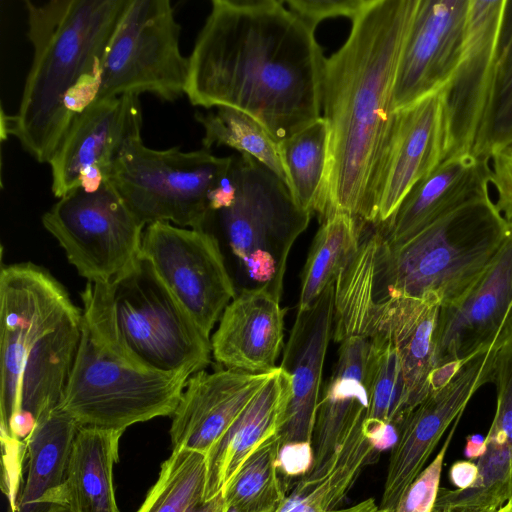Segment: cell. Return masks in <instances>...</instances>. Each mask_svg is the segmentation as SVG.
Here are the masks:
<instances>
[{
    "instance_id": "c3c4849f",
    "label": "cell",
    "mask_w": 512,
    "mask_h": 512,
    "mask_svg": "<svg viewBox=\"0 0 512 512\" xmlns=\"http://www.w3.org/2000/svg\"><path fill=\"white\" fill-rule=\"evenodd\" d=\"M225 512H236V511L233 508H230V507L226 506Z\"/></svg>"
},
{
    "instance_id": "f35d334b",
    "label": "cell",
    "mask_w": 512,
    "mask_h": 512,
    "mask_svg": "<svg viewBox=\"0 0 512 512\" xmlns=\"http://www.w3.org/2000/svg\"><path fill=\"white\" fill-rule=\"evenodd\" d=\"M369 0H289L287 8L316 29L328 18L344 16L351 20L368 4Z\"/></svg>"
},
{
    "instance_id": "7402d4cb",
    "label": "cell",
    "mask_w": 512,
    "mask_h": 512,
    "mask_svg": "<svg viewBox=\"0 0 512 512\" xmlns=\"http://www.w3.org/2000/svg\"><path fill=\"white\" fill-rule=\"evenodd\" d=\"M491 177L488 159L473 154L446 159L408 192L376 231L388 245H400L460 208L490 198Z\"/></svg>"
},
{
    "instance_id": "5b68a950",
    "label": "cell",
    "mask_w": 512,
    "mask_h": 512,
    "mask_svg": "<svg viewBox=\"0 0 512 512\" xmlns=\"http://www.w3.org/2000/svg\"><path fill=\"white\" fill-rule=\"evenodd\" d=\"M81 299V338L60 407L79 427L123 432L172 417L191 375L154 370L126 350L112 322L108 284L87 281Z\"/></svg>"
},
{
    "instance_id": "ab89813d",
    "label": "cell",
    "mask_w": 512,
    "mask_h": 512,
    "mask_svg": "<svg viewBox=\"0 0 512 512\" xmlns=\"http://www.w3.org/2000/svg\"><path fill=\"white\" fill-rule=\"evenodd\" d=\"M491 185L496 188L498 210L512 221V140L495 150L490 157Z\"/></svg>"
},
{
    "instance_id": "8fae6325",
    "label": "cell",
    "mask_w": 512,
    "mask_h": 512,
    "mask_svg": "<svg viewBox=\"0 0 512 512\" xmlns=\"http://www.w3.org/2000/svg\"><path fill=\"white\" fill-rule=\"evenodd\" d=\"M168 0H129L107 46L95 100L150 93L163 101L185 95L189 59Z\"/></svg>"
},
{
    "instance_id": "8d00e7d4",
    "label": "cell",
    "mask_w": 512,
    "mask_h": 512,
    "mask_svg": "<svg viewBox=\"0 0 512 512\" xmlns=\"http://www.w3.org/2000/svg\"><path fill=\"white\" fill-rule=\"evenodd\" d=\"M492 382L497 393V405L486 443L512 448V338L497 349Z\"/></svg>"
},
{
    "instance_id": "5bb4252c",
    "label": "cell",
    "mask_w": 512,
    "mask_h": 512,
    "mask_svg": "<svg viewBox=\"0 0 512 512\" xmlns=\"http://www.w3.org/2000/svg\"><path fill=\"white\" fill-rule=\"evenodd\" d=\"M444 159L440 91L394 111L368 181L362 222L388 220L408 192Z\"/></svg>"
},
{
    "instance_id": "30bf717a",
    "label": "cell",
    "mask_w": 512,
    "mask_h": 512,
    "mask_svg": "<svg viewBox=\"0 0 512 512\" xmlns=\"http://www.w3.org/2000/svg\"><path fill=\"white\" fill-rule=\"evenodd\" d=\"M108 289L118 339L140 362L160 372L190 375L210 364L211 339L141 253Z\"/></svg>"
},
{
    "instance_id": "d590c367",
    "label": "cell",
    "mask_w": 512,
    "mask_h": 512,
    "mask_svg": "<svg viewBox=\"0 0 512 512\" xmlns=\"http://www.w3.org/2000/svg\"><path fill=\"white\" fill-rule=\"evenodd\" d=\"M512 11V2L509 1ZM512 140V18L507 13L490 97L475 155L490 160Z\"/></svg>"
},
{
    "instance_id": "b9f144b4",
    "label": "cell",
    "mask_w": 512,
    "mask_h": 512,
    "mask_svg": "<svg viewBox=\"0 0 512 512\" xmlns=\"http://www.w3.org/2000/svg\"><path fill=\"white\" fill-rule=\"evenodd\" d=\"M478 467L471 460H458L454 462L448 472L449 480L456 489H466L476 480Z\"/></svg>"
},
{
    "instance_id": "ffe728a7",
    "label": "cell",
    "mask_w": 512,
    "mask_h": 512,
    "mask_svg": "<svg viewBox=\"0 0 512 512\" xmlns=\"http://www.w3.org/2000/svg\"><path fill=\"white\" fill-rule=\"evenodd\" d=\"M335 283L306 310H297L280 367L290 379V398L276 434L280 447L312 441L322 372L333 338Z\"/></svg>"
},
{
    "instance_id": "d6986e66",
    "label": "cell",
    "mask_w": 512,
    "mask_h": 512,
    "mask_svg": "<svg viewBox=\"0 0 512 512\" xmlns=\"http://www.w3.org/2000/svg\"><path fill=\"white\" fill-rule=\"evenodd\" d=\"M470 0H419L400 53L392 112L439 92L452 75L467 34Z\"/></svg>"
},
{
    "instance_id": "603a6c76",
    "label": "cell",
    "mask_w": 512,
    "mask_h": 512,
    "mask_svg": "<svg viewBox=\"0 0 512 512\" xmlns=\"http://www.w3.org/2000/svg\"><path fill=\"white\" fill-rule=\"evenodd\" d=\"M284 314L280 297L267 286L241 290L212 335V356L228 369L251 373L276 369L283 349Z\"/></svg>"
},
{
    "instance_id": "f6af8a7d",
    "label": "cell",
    "mask_w": 512,
    "mask_h": 512,
    "mask_svg": "<svg viewBox=\"0 0 512 512\" xmlns=\"http://www.w3.org/2000/svg\"><path fill=\"white\" fill-rule=\"evenodd\" d=\"M331 512H395V510L382 509L373 498H368L348 508L336 509Z\"/></svg>"
},
{
    "instance_id": "83f0119b",
    "label": "cell",
    "mask_w": 512,
    "mask_h": 512,
    "mask_svg": "<svg viewBox=\"0 0 512 512\" xmlns=\"http://www.w3.org/2000/svg\"><path fill=\"white\" fill-rule=\"evenodd\" d=\"M355 426L344 444L319 469L292 482L277 512H331L337 509L376 450Z\"/></svg>"
},
{
    "instance_id": "7a4b0ae2",
    "label": "cell",
    "mask_w": 512,
    "mask_h": 512,
    "mask_svg": "<svg viewBox=\"0 0 512 512\" xmlns=\"http://www.w3.org/2000/svg\"><path fill=\"white\" fill-rule=\"evenodd\" d=\"M419 0H369L344 44L325 59L322 116L329 129L327 205L362 222L368 181L392 116L403 43ZM363 223V222H362Z\"/></svg>"
},
{
    "instance_id": "bcb514c9",
    "label": "cell",
    "mask_w": 512,
    "mask_h": 512,
    "mask_svg": "<svg viewBox=\"0 0 512 512\" xmlns=\"http://www.w3.org/2000/svg\"><path fill=\"white\" fill-rule=\"evenodd\" d=\"M498 512H512V499H510Z\"/></svg>"
},
{
    "instance_id": "4dcf8cb0",
    "label": "cell",
    "mask_w": 512,
    "mask_h": 512,
    "mask_svg": "<svg viewBox=\"0 0 512 512\" xmlns=\"http://www.w3.org/2000/svg\"><path fill=\"white\" fill-rule=\"evenodd\" d=\"M277 435L261 444L223 489L227 507L236 512H277L292 484L278 468Z\"/></svg>"
},
{
    "instance_id": "7bdbcfd3",
    "label": "cell",
    "mask_w": 512,
    "mask_h": 512,
    "mask_svg": "<svg viewBox=\"0 0 512 512\" xmlns=\"http://www.w3.org/2000/svg\"><path fill=\"white\" fill-rule=\"evenodd\" d=\"M487 450L485 437L479 434H471L466 437L464 455L471 461L478 460Z\"/></svg>"
},
{
    "instance_id": "ac0fdd59",
    "label": "cell",
    "mask_w": 512,
    "mask_h": 512,
    "mask_svg": "<svg viewBox=\"0 0 512 512\" xmlns=\"http://www.w3.org/2000/svg\"><path fill=\"white\" fill-rule=\"evenodd\" d=\"M508 222L507 236L482 276L460 299L440 307L435 368L499 349L512 338V221Z\"/></svg>"
},
{
    "instance_id": "f546056e",
    "label": "cell",
    "mask_w": 512,
    "mask_h": 512,
    "mask_svg": "<svg viewBox=\"0 0 512 512\" xmlns=\"http://www.w3.org/2000/svg\"><path fill=\"white\" fill-rule=\"evenodd\" d=\"M321 222L301 274L298 310L308 309L336 282L360 247L364 223L356 217L336 212Z\"/></svg>"
},
{
    "instance_id": "277c9868",
    "label": "cell",
    "mask_w": 512,
    "mask_h": 512,
    "mask_svg": "<svg viewBox=\"0 0 512 512\" xmlns=\"http://www.w3.org/2000/svg\"><path fill=\"white\" fill-rule=\"evenodd\" d=\"M129 0L25 1L33 59L2 132L49 163L73 118L95 101L103 58Z\"/></svg>"
},
{
    "instance_id": "ee69618b",
    "label": "cell",
    "mask_w": 512,
    "mask_h": 512,
    "mask_svg": "<svg viewBox=\"0 0 512 512\" xmlns=\"http://www.w3.org/2000/svg\"><path fill=\"white\" fill-rule=\"evenodd\" d=\"M225 510V498L223 491H221L215 497L190 507L187 512H225Z\"/></svg>"
},
{
    "instance_id": "8992f818",
    "label": "cell",
    "mask_w": 512,
    "mask_h": 512,
    "mask_svg": "<svg viewBox=\"0 0 512 512\" xmlns=\"http://www.w3.org/2000/svg\"><path fill=\"white\" fill-rule=\"evenodd\" d=\"M509 222L491 198L466 205L408 241L391 246L376 232V299H434L440 307L460 299L500 250Z\"/></svg>"
},
{
    "instance_id": "44dd1931",
    "label": "cell",
    "mask_w": 512,
    "mask_h": 512,
    "mask_svg": "<svg viewBox=\"0 0 512 512\" xmlns=\"http://www.w3.org/2000/svg\"><path fill=\"white\" fill-rule=\"evenodd\" d=\"M272 371L251 373L225 368L209 373L203 369L191 375L172 415V449L186 448L207 455Z\"/></svg>"
},
{
    "instance_id": "6da1fadb",
    "label": "cell",
    "mask_w": 512,
    "mask_h": 512,
    "mask_svg": "<svg viewBox=\"0 0 512 512\" xmlns=\"http://www.w3.org/2000/svg\"><path fill=\"white\" fill-rule=\"evenodd\" d=\"M188 59L192 105L243 111L277 143L321 117L326 58L283 1L213 0Z\"/></svg>"
},
{
    "instance_id": "f1b7e54d",
    "label": "cell",
    "mask_w": 512,
    "mask_h": 512,
    "mask_svg": "<svg viewBox=\"0 0 512 512\" xmlns=\"http://www.w3.org/2000/svg\"><path fill=\"white\" fill-rule=\"evenodd\" d=\"M288 188L304 211L324 217L327 205L329 129L321 116L306 128L278 143Z\"/></svg>"
},
{
    "instance_id": "681fc988",
    "label": "cell",
    "mask_w": 512,
    "mask_h": 512,
    "mask_svg": "<svg viewBox=\"0 0 512 512\" xmlns=\"http://www.w3.org/2000/svg\"><path fill=\"white\" fill-rule=\"evenodd\" d=\"M431 512H447V511H443V510L432 508Z\"/></svg>"
},
{
    "instance_id": "4fadbf2b",
    "label": "cell",
    "mask_w": 512,
    "mask_h": 512,
    "mask_svg": "<svg viewBox=\"0 0 512 512\" xmlns=\"http://www.w3.org/2000/svg\"><path fill=\"white\" fill-rule=\"evenodd\" d=\"M141 255L211 339L214 325L236 296L215 235L206 229L151 223L144 229Z\"/></svg>"
},
{
    "instance_id": "836d02e7",
    "label": "cell",
    "mask_w": 512,
    "mask_h": 512,
    "mask_svg": "<svg viewBox=\"0 0 512 512\" xmlns=\"http://www.w3.org/2000/svg\"><path fill=\"white\" fill-rule=\"evenodd\" d=\"M478 475L466 489L440 487L433 508L447 512H498L510 499L512 448L487 443Z\"/></svg>"
},
{
    "instance_id": "9c48e42d",
    "label": "cell",
    "mask_w": 512,
    "mask_h": 512,
    "mask_svg": "<svg viewBox=\"0 0 512 512\" xmlns=\"http://www.w3.org/2000/svg\"><path fill=\"white\" fill-rule=\"evenodd\" d=\"M231 159L205 148L156 150L137 137L122 149L109 181L146 226L168 222L205 229L211 214L210 194L227 173Z\"/></svg>"
},
{
    "instance_id": "1f68e13d",
    "label": "cell",
    "mask_w": 512,
    "mask_h": 512,
    "mask_svg": "<svg viewBox=\"0 0 512 512\" xmlns=\"http://www.w3.org/2000/svg\"><path fill=\"white\" fill-rule=\"evenodd\" d=\"M195 119L204 130L203 148L210 150L213 146H228L239 154H247L288 186L279 145L254 117L238 109L222 106L214 112H198Z\"/></svg>"
},
{
    "instance_id": "d6a6232c",
    "label": "cell",
    "mask_w": 512,
    "mask_h": 512,
    "mask_svg": "<svg viewBox=\"0 0 512 512\" xmlns=\"http://www.w3.org/2000/svg\"><path fill=\"white\" fill-rule=\"evenodd\" d=\"M370 340L366 364L369 406L365 419L391 424L399 431L412 411L399 352L383 336Z\"/></svg>"
},
{
    "instance_id": "3957f363",
    "label": "cell",
    "mask_w": 512,
    "mask_h": 512,
    "mask_svg": "<svg viewBox=\"0 0 512 512\" xmlns=\"http://www.w3.org/2000/svg\"><path fill=\"white\" fill-rule=\"evenodd\" d=\"M82 309L31 262L0 273V424L3 446L23 443L60 405L81 338Z\"/></svg>"
},
{
    "instance_id": "4316f807",
    "label": "cell",
    "mask_w": 512,
    "mask_h": 512,
    "mask_svg": "<svg viewBox=\"0 0 512 512\" xmlns=\"http://www.w3.org/2000/svg\"><path fill=\"white\" fill-rule=\"evenodd\" d=\"M78 424L60 405L42 416L23 441L25 479L11 512H57Z\"/></svg>"
},
{
    "instance_id": "52a82bcc",
    "label": "cell",
    "mask_w": 512,
    "mask_h": 512,
    "mask_svg": "<svg viewBox=\"0 0 512 512\" xmlns=\"http://www.w3.org/2000/svg\"><path fill=\"white\" fill-rule=\"evenodd\" d=\"M374 251L362 245L335 282L333 340L383 336L397 348L413 410L429 393L435 368L434 335L440 304L434 299L373 295Z\"/></svg>"
},
{
    "instance_id": "7c38bea8",
    "label": "cell",
    "mask_w": 512,
    "mask_h": 512,
    "mask_svg": "<svg viewBox=\"0 0 512 512\" xmlns=\"http://www.w3.org/2000/svg\"><path fill=\"white\" fill-rule=\"evenodd\" d=\"M42 224L80 276L104 284L135 265L146 227L109 180L68 192L43 214Z\"/></svg>"
},
{
    "instance_id": "60d3db41",
    "label": "cell",
    "mask_w": 512,
    "mask_h": 512,
    "mask_svg": "<svg viewBox=\"0 0 512 512\" xmlns=\"http://www.w3.org/2000/svg\"><path fill=\"white\" fill-rule=\"evenodd\" d=\"M312 462V447L309 443L286 444L279 448L278 468L287 480H293L308 473Z\"/></svg>"
},
{
    "instance_id": "2e32d148",
    "label": "cell",
    "mask_w": 512,
    "mask_h": 512,
    "mask_svg": "<svg viewBox=\"0 0 512 512\" xmlns=\"http://www.w3.org/2000/svg\"><path fill=\"white\" fill-rule=\"evenodd\" d=\"M139 95L98 99L72 120L49 161L51 190L61 198L81 187L93 190L109 180L125 145L141 137Z\"/></svg>"
},
{
    "instance_id": "74e56055",
    "label": "cell",
    "mask_w": 512,
    "mask_h": 512,
    "mask_svg": "<svg viewBox=\"0 0 512 512\" xmlns=\"http://www.w3.org/2000/svg\"><path fill=\"white\" fill-rule=\"evenodd\" d=\"M459 419L453 424L448 437L432 462L422 470L403 493L395 512H431L440 488L444 458Z\"/></svg>"
},
{
    "instance_id": "cb8c5ba5",
    "label": "cell",
    "mask_w": 512,
    "mask_h": 512,
    "mask_svg": "<svg viewBox=\"0 0 512 512\" xmlns=\"http://www.w3.org/2000/svg\"><path fill=\"white\" fill-rule=\"evenodd\" d=\"M369 348L370 340L360 336H350L340 342L337 362L317 407L310 471L323 466L367 414Z\"/></svg>"
},
{
    "instance_id": "9a60e30c",
    "label": "cell",
    "mask_w": 512,
    "mask_h": 512,
    "mask_svg": "<svg viewBox=\"0 0 512 512\" xmlns=\"http://www.w3.org/2000/svg\"><path fill=\"white\" fill-rule=\"evenodd\" d=\"M507 5V0H470L462 53L452 75L440 90L443 161L475 155L492 88Z\"/></svg>"
},
{
    "instance_id": "ba28073f",
    "label": "cell",
    "mask_w": 512,
    "mask_h": 512,
    "mask_svg": "<svg viewBox=\"0 0 512 512\" xmlns=\"http://www.w3.org/2000/svg\"><path fill=\"white\" fill-rule=\"evenodd\" d=\"M230 170L234 197L210 218L218 219L249 277L281 298L290 250L311 214L295 203L276 174L253 157L232 155Z\"/></svg>"
},
{
    "instance_id": "e0dca14e",
    "label": "cell",
    "mask_w": 512,
    "mask_h": 512,
    "mask_svg": "<svg viewBox=\"0 0 512 512\" xmlns=\"http://www.w3.org/2000/svg\"><path fill=\"white\" fill-rule=\"evenodd\" d=\"M496 351L480 352L466 360L445 386L430 391L404 420L391 448L380 508L396 509L451 423L461 418L475 392L492 382Z\"/></svg>"
},
{
    "instance_id": "e575fe53",
    "label": "cell",
    "mask_w": 512,
    "mask_h": 512,
    "mask_svg": "<svg viewBox=\"0 0 512 512\" xmlns=\"http://www.w3.org/2000/svg\"><path fill=\"white\" fill-rule=\"evenodd\" d=\"M207 480L206 455L174 448L136 512H187L203 502Z\"/></svg>"
},
{
    "instance_id": "484cf974",
    "label": "cell",
    "mask_w": 512,
    "mask_h": 512,
    "mask_svg": "<svg viewBox=\"0 0 512 512\" xmlns=\"http://www.w3.org/2000/svg\"><path fill=\"white\" fill-rule=\"evenodd\" d=\"M124 432L79 427L72 443L57 512H120L113 469Z\"/></svg>"
},
{
    "instance_id": "d4e9b609",
    "label": "cell",
    "mask_w": 512,
    "mask_h": 512,
    "mask_svg": "<svg viewBox=\"0 0 512 512\" xmlns=\"http://www.w3.org/2000/svg\"><path fill=\"white\" fill-rule=\"evenodd\" d=\"M289 398L290 379L279 366L207 453L204 501L223 491L248 457L278 433Z\"/></svg>"
},
{
    "instance_id": "7dc6e473",
    "label": "cell",
    "mask_w": 512,
    "mask_h": 512,
    "mask_svg": "<svg viewBox=\"0 0 512 512\" xmlns=\"http://www.w3.org/2000/svg\"><path fill=\"white\" fill-rule=\"evenodd\" d=\"M510 499H512V470H511V478H510Z\"/></svg>"
}]
</instances>
